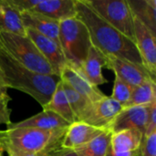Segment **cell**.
Returning <instances> with one entry per match:
<instances>
[{"instance_id": "6da1fadb", "label": "cell", "mask_w": 156, "mask_h": 156, "mask_svg": "<svg viewBox=\"0 0 156 156\" xmlns=\"http://www.w3.org/2000/svg\"><path fill=\"white\" fill-rule=\"evenodd\" d=\"M76 17L87 27L91 44L106 56L144 66L135 42L101 18L86 0H76Z\"/></svg>"}, {"instance_id": "7a4b0ae2", "label": "cell", "mask_w": 156, "mask_h": 156, "mask_svg": "<svg viewBox=\"0 0 156 156\" xmlns=\"http://www.w3.org/2000/svg\"><path fill=\"white\" fill-rule=\"evenodd\" d=\"M0 70L7 89L27 93L35 99L41 107L50 100L60 78L56 75H43L23 67L5 50L0 49Z\"/></svg>"}, {"instance_id": "3957f363", "label": "cell", "mask_w": 156, "mask_h": 156, "mask_svg": "<svg viewBox=\"0 0 156 156\" xmlns=\"http://www.w3.org/2000/svg\"><path fill=\"white\" fill-rule=\"evenodd\" d=\"M66 129L43 130L33 127L8 128L0 131V142L8 155H27L43 151L62 140Z\"/></svg>"}, {"instance_id": "277c9868", "label": "cell", "mask_w": 156, "mask_h": 156, "mask_svg": "<svg viewBox=\"0 0 156 156\" xmlns=\"http://www.w3.org/2000/svg\"><path fill=\"white\" fill-rule=\"evenodd\" d=\"M0 43L5 52L23 67L39 74L57 76L52 67L27 35L18 36L0 32Z\"/></svg>"}, {"instance_id": "5b68a950", "label": "cell", "mask_w": 156, "mask_h": 156, "mask_svg": "<svg viewBox=\"0 0 156 156\" xmlns=\"http://www.w3.org/2000/svg\"><path fill=\"white\" fill-rule=\"evenodd\" d=\"M58 42L68 63L80 68L91 47L87 27L77 17L59 21Z\"/></svg>"}, {"instance_id": "8992f818", "label": "cell", "mask_w": 156, "mask_h": 156, "mask_svg": "<svg viewBox=\"0 0 156 156\" xmlns=\"http://www.w3.org/2000/svg\"><path fill=\"white\" fill-rule=\"evenodd\" d=\"M91 8L114 28L134 41V17L126 0H86Z\"/></svg>"}, {"instance_id": "52a82bcc", "label": "cell", "mask_w": 156, "mask_h": 156, "mask_svg": "<svg viewBox=\"0 0 156 156\" xmlns=\"http://www.w3.org/2000/svg\"><path fill=\"white\" fill-rule=\"evenodd\" d=\"M20 13H39L58 21L76 17V0H11Z\"/></svg>"}, {"instance_id": "ba28073f", "label": "cell", "mask_w": 156, "mask_h": 156, "mask_svg": "<svg viewBox=\"0 0 156 156\" xmlns=\"http://www.w3.org/2000/svg\"><path fill=\"white\" fill-rule=\"evenodd\" d=\"M122 108V104L111 97L105 96L90 104L81 122L97 128L109 130L111 124Z\"/></svg>"}, {"instance_id": "9c48e42d", "label": "cell", "mask_w": 156, "mask_h": 156, "mask_svg": "<svg viewBox=\"0 0 156 156\" xmlns=\"http://www.w3.org/2000/svg\"><path fill=\"white\" fill-rule=\"evenodd\" d=\"M152 105L123 107L115 117L109 130L112 133L124 130H136L144 134L148 124Z\"/></svg>"}, {"instance_id": "30bf717a", "label": "cell", "mask_w": 156, "mask_h": 156, "mask_svg": "<svg viewBox=\"0 0 156 156\" xmlns=\"http://www.w3.org/2000/svg\"><path fill=\"white\" fill-rule=\"evenodd\" d=\"M59 78L62 81L91 102H95L106 96L98 87L94 86L87 79L80 68L69 63H67L62 69Z\"/></svg>"}, {"instance_id": "8fae6325", "label": "cell", "mask_w": 156, "mask_h": 156, "mask_svg": "<svg viewBox=\"0 0 156 156\" xmlns=\"http://www.w3.org/2000/svg\"><path fill=\"white\" fill-rule=\"evenodd\" d=\"M106 68L112 70L114 75H117L133 88L148 80H155L144 66L118 58L108 57Z\"/></svg>"}, {"instance_id": "7c38bea8", "label": "cell", "mask_w": 156, "mask_h": 156, "mask_svg": "<svg viewBox=\"0 0 156 156\" xmlns=\"http://www.w3.org/2000/svg\"><path fill=\"white\" fill-rule=\"evenodd\" d=\"M155 36L141 22L134 18V42L143 60L144 67L155 79L156 43Z\"/></svg>"}, {"instance_id": "4fadbf2b", "label": "cell", "mask_w": 156, "mask_h": 156, "mask_svg": "<svg viewBox=\"0 0 156 156\" xmlns=\"http://www.w3.org/2000/svg\"><path fill=\"white\" fill-rule=\"evenodd\" d=\"M144 134L136 130H124L112 133L107 156H138Z\"/></svg>"}, {"instance_id": "5bb4252c", "label": "cell", "mask_w": 156, "mask_h": 156, "mask_svg": "<svg viewBox=\"0 0 156 156\" xmlns=\"http://www.w3.org/2000/svg\"><path fill=\"white\" fill-rule=\"evenodd\" d=\"M26 35L34 42L39 52L52 67L57 76L59 77L60 71L68 63L60 46L54 40L29 28H26Z\"/></svg>"}, {"instance_id": "9a60e30c", "label": "cell", "mask_w": 156, "mask_h": 156, "mask_svg": "<svg viewBox=\"0 0 156 156\" xmlns=\"http://www.w3.org/2000/svg\"><path fill=\"white\" fill-rule=\"evenodd\" d=\"M108 129H101L84 122H74L69 125L61 141L62 148L71 150L82 146Z\"/></svg>"}, {"instance_id": "2e32d148", "label": "cell", "mask_w": 156, "mask_h": 156, "mask_svg": "<svg viewBox=\"0 0 156 156\" xmlns=\"http://www.w3.org/2000/svg\"><path fill=\"white\" fill-rule=\"evenodd\" d=\"M21 19L25 28L32 29L52 40L58 42L59 21L39 13L25 11L21 13Z\"/></svg>"}, {"instance_id": "e0dca14e", "label": "cell", "mask_w": 156, "mask_h": 156, "mask_svg": "<svg viewBox=\"0 0 156 156\" xmlns=\"http://www.w3.org/2000/svg\"><path fill=\"white\" fill-rule=\"evenodd\" d=\"M107 58L108 57L104 53L91 45L86 60L80 67L83 74L96 87L108 82L102 75V68L106 67Z\"/></svg>"}, {"instance_id": "ac0fdd59", "label": "cell", "mask_w": 156, "mask_h": 156, "mask_svg": "<svg viewBox=\"0 0 156 156\" xmlns=\"http://www.w3.org/2000/svg\"><path fill=\"white\" fill-rule=\"evenodd\" d=\"M69 124L70 123H69L67 121H65L55 112L48 110H43L41 112L26 120L18 122H12L7 127V129L18 127H33L43 130H59L68 128Z\"/></svg>"}, {"instance_id": "d6986e66", "label": "cell", "mask_w": 156, "mask_h": 156, "mask_svg": "<svg viewBox=\"0 0 156 156\" xmlns=\"http://www.w3.org/2000/svg\"><path fill=\"white\" fill-rule=\"evenodd\" d=\"M0 32L26 36L21 13L11 0H0Z\"/></svg>"}, {"instance_id": "ffe728a7", "label": "cell", "mask_w": 156, "mask_h": 156, "mask_svg": "<svg viewBox=\"0 0 156 156\" xmlns=\"http://www.w3.org/2000/svg\"><path fill=\"white\" fill-rule=\"evenodd\" d=\"M133 17L156 37V0H127Z\"/></svg>"}, {"instance_id": "44dd1931", "label": "cell", "mask_w": 156, "mask_h": 156, "mask_svg": "<svg viewBox=\"0 0 156 156\" xmlns=\"http://www.w3.org/2000/svg\"><path fill=\"white\" fill-rule=\"evenodd\" d=\"M42 109L55 112L65 121H67L69 123L76 122V118L63 90L61 80L58 81L49 101L44 107H42Z\"/></svg>"}, {"instance_id": "7402d4cb", "label": "cell", "mask_w": 156, "mask_h": 156, "mask_svg": "<svg viewBox=\"0 0 156 156\" xmlns=\"http://www.w3.org/2000/svg\"><path fill=\"white\" fill-rule=\"evenodd\" d=\"M112 132L105 130L88 144L74 149L77 156H107Z\"/></svg>"}, {"instance_id": "603a6c76", "label": "cell", "mask_w": 156, "mask_h": 156, "mask_svg": "<svg viewBox=\"0 0 156 156\" xmlns=\"http://www.w3.org/2000/svg\"><path fill=\"white\" fill-rule=\"evenodd\" d=\"M155 80H148L137 87H134L130 100L123 107L148 106L156 102Z\"/></svg>"}, {"instance_id": "cb8c5ba5", "label": "cell", "mask_w": 156, "mask_h": 156, "mask_svg": "<svg viewBox=\"0 0 156 156\" xmlns=\"http://www.w3.org/2000/svg\"><path fill=\"white\" fill-rule=\"evenodd\" d=\"M62 88L67 97V100L69 103V106L73 112V114L76 118V122L82 121L85 113L87 112L88 109L90 108V104L92 103L88 99L78 93L74 90L71 87H69L67 83L61 80Z\"/></svg>"}, {"instance_id": "d4e9b609", "label": "cell", "mask_w": 156, "mask_h": 156, "mask_svg": "<svg viewBox=\"0 0 156 156\" xmlns=\"http://www.w3.org/2000/svg\"><path fill=\"white\" fill-rule=\"evenodd\" d=\"M133 90V87H132L131 85L123 81L120 77L115 75L112 93L110 97L117 102H119L120 104H122L123 107V105L130 100Z\"/></svg>"}, {"instance_id": "484cf974", "label": "cell", "mask_w": 156, "mask_h": 156, "mask_svg": "<svg viewBox=\"0 0 156 156\" xmlns=\"http://www.w3.org/2000/svg\"><path fill=\"white\" fill-rule=\"evenodd\" d=\"M141 154L143 156H156V131L144 137Z\"/></svg>"}, {"instance_id": "4316f807", "label": "cell", "mask_w": 156, "mask_h": 156, "mask_svg": "<svg viewBox=\"0 0 156 156\" xmlns=\"http://www.w3.org/2000/svg\"><path fill=\"white\" fill-rule=\"evenodd\" d=\"M62 141V140H61ZM61 141L58 143H56L50 146H48V148L44 149L41 152H38L37 154H27V155H21V156H61L64 153H66L68 150L62 148L61 146ZM8 156H16V155H8Z\"/></svg>"}, {"instance_id": "83f0119b", "label": "cell", "mask_w": 156, "mask_h": 156, "mask_svg": "<svg viewBox=\"0 0 156 156\" xmlns=\"http://www.w3.org/2000/svg\"><path fill=\"white\" fill-rule=\"evenodd\" d=\"M11 98H0V125L5 124L7 127L12 123L10 115L11 109L8 107V103Z\"/></svg>"}, {"instance_id": "f1b7e54d", "label": "cell", "mask_w": 156, "mask_h": 156, "mask_svg": "<svg viewBox=\"0 0 156 156\" xmlns=\"http://www.w3.org/2000/svg\"><path fill=\"white\" fill-rule=\"evenodd\" d=\"M156 131V102L154 103L151 107V111H150V117H149V121H148V124L145 130V133L144 134V137L148 136L149 134H151L153 132Z\"/></svg>"}, {"instance_id": "f546056e", "label": "cell", "mask_w": 156, "mask_h": 156, "mask_svg": "<svg viewBox=\"0 0 156 156\" xmlns=\"http://www.w3.org/2000/svg\"><path fill=\"white\" fill-rule=\"evenodd\" d=\"M7 90L8 89L5 84L3 75H2V72L0 70V98H9L10 97L7 93Z\"/></svg>"}, {"instance_id": "4dcf8cb0", "label": "cell", "mask_w": 156, "mask_h": 156, "mask_svg": "<svg viewBox=\"0 0 156 156\" xmlns=\"http://www.w3.org/2000/svg\"><path fill=\"white\" fill-rule=\"evenodd\" d=\"M61 156H77V154L74 153V151H71V150H68L66 153H64Z\"/></svg>"}, {"instance_id": "1f68e13d", "label": "cell", "mask_w": 156, "mask_h": 156, "mask_svg": "<svg viewBox=\"0 0 156 156\" xmlns=\"http://www.w3.org/2000/svg\"><path fill=\"white\" fill-rule=\"evenodd\" d=\"M4 153H5V151H4L3 146H2V144H1V142H0V156H3Z\"/></svg>"}, {"instance_id": "d6a6232c", "label": "cell", "mask_w": 156, "mask_h": 156, "mask_svg": "<svg viewBox=\"0 0 156 156\" xmlns=\"http://www.w3.org/2000/svg\"><path fill=\"white\" fill-rule=\"evenodd\" d=\"M0 49H2V46H1V43H0Z\"/></svg>"}, {"instance_id": "836d02e7", "label": "cell", "mask_w": 156, "mask_h": 156, "mask_svg": "<svg viewBox=\"0 0 156 156\" xmlns=\"http://www.w3.org/2000/svg\"><path fill=\"white\" fill-rule=\"evenodd\" d=\"M138 156H143V155H142V154H141V153H140V154H139V155H138Z\"/></svg>"}]
</instances>
